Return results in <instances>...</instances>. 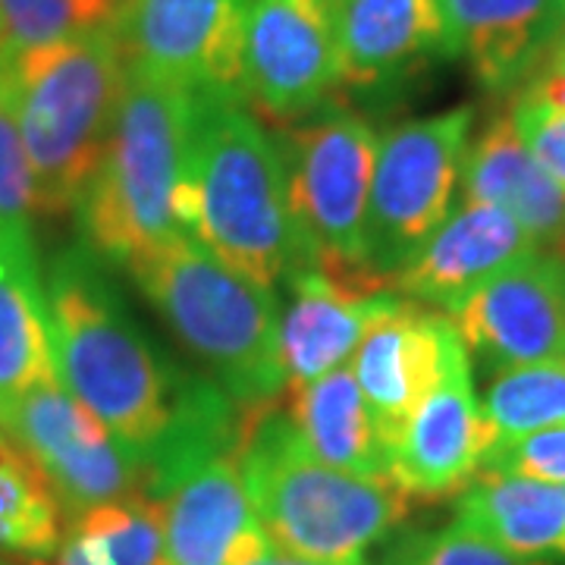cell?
Wrapping results in <instances>:
<instances>
[{
    "instance_id": "1",
    "label": "cell",
    "mask_w": 565,
    "mask_h": 565,
    "mask_svg": "<svg viewBox=\"0 0 565 565\" xmlns=\"http://www.w3.org/2000/svg\"><path fill=\"white\" fill-rule=\"evenodd\" d=\"M47 343L54 374L145 465L207 386L182 374L148 340L88 245H63L44 270Z\"/></svg>"
},
{
    "instance_id": "2",
    "label": "cell",
    "mask_w": 565,
    "mask_h": 565,
    "mask_svg": "<svg viewBox=\"0 0 565 565\" xmlns=\"http://www.w3.org/2000/svg\"><path fill=\"white\" fill-rule=\"evenodd\" d=\"M182 226L270 289L305 264L280 145L239 95H195Z\"/></svg>"
},
{
    "instance_id": "3",
    "label": "cell",
    "mask_w": 565,
    "mask_h": 565,
    "mask_svg": "<svg viewBox=\"0 0 565 565\" xmlns=\"http://www.w3.org/2000/svg\"><path fill=\"white\" fill-rule=\"evenodd\" d=\"M126 63V61H122ZM195 95L126 63L104 154L73 217L98 258L129 267L177 236L189 167Z\"/></svg>"
},
{
    "instance_id": "4",
    "label": "cell",
    "mask_w": 565,
    "mask_h": 565,
    "mask_svg": "<svg viewBox=\"0 0 565 565\" xmlns=\"http://www.w3.org/2000/svg\"><path fill=\"white\" fill-rule=\"evenodd\" d=\"M239 465L264 534L311 563L367 565L408 515L393 481L323 465L277 403L239 412Z\"/></svg>"
},
{
    "instance_id": "5",
    "label": "cell",
    "mask_w": 565,
    "mask_h": 565,
    "mask_svg": "<svg viewBox=\"0 0 565 565\" xmlns=\"http://www.w3.org/2000/svg\"><path fill=\"white\" fill-rule=\"evenodd\" d=\"M117 29H95L35 47L0 44V102L20 126L39 214H73L102 161L122 88Z\"/></svg>"
},
{
    "instance_id": "6",
    "label": "cell",
    "mask_w": 565,
    "mask_h": 565,
    "mask_svg": "<svg viewBox=\"0 0 565 565\" xmlns=\"http://www.w3.org/2000/svg\"><path fill=\"white\" fill-rule=\"evenodd\" d=\"M126 274L239 412L280 399L282 311L270 286L233 270L195 236L158 245Z\"/></svg>"
},
{
    "instance_id": "7",
    "label": "cell",
    "mask_w": 565,
    "mask_h": 565,
    "mask_svg": "<svg viewBox=\"0 0 565 565\" xmlns=\"http://www.w3.org/2000/svg\"><path fill=\"white\" fill-rule=\"evenodd\" d=\"M274 139L280 145L305 264L367 267L364 217L377 161V132L371 122L327 104L305 120L277 126Z\"/></svg>"
},
{
    "instance_id": "8",
    "label": "cell",
    "mask_w": 565,
    "mask_h": 565,
    "mask_svg": "<svg viewBox=\"0 0 565 565\" xmlns=\"http://www.w3.org/2000/svg\"><path fill=\"white\" fill-rule=\"evenodd\" d=\"M475 126V107L405 120L377 139V161L364 217V264L390 277L449 217L462 177V158Z\"/></svg>"
},
{
    "instance_id": "9",
    "label": "cell",
    "mask_w": 565,
    "mask_h": 565,
    "mask_svg": "<svg viewBox=\"0 0 565 565\" xmlns=\"http://www.w3.org/2000/svg\"><path fill=\"white\" fill-rule=\"evenodd\" d=\"M0 430L35 462L61 509H85L145 497L141 462L54 377L35 384L3 418Z\"/></svg>"
},
{
    "instance_id": "10",
    "label": "cell",
    "mask_w": 565,
    "mask_h": 565,
    "mask_svg": "<svg viewBox=\"0 0 565 565\" xmlns=\"http://www.w3.org/2000/svg\"><path fill=\"white\" fill-rule=\"evenodd\" d=\"M239 98L274 122H296L343 88L327 0H252L239 44Z\"/></svg>"
},
{
    "instance_id": "11",
    "label": "cell",
    "mask_w": 565,
    "mask_h": 565,
    "mask_svg": "<svg viewBox=\"0 0 565 565\" xmlns=\"http://www.w3.org/2000/svg\"><path fill=\"white\" fill-rule=\"evenodd\" d=\"M252 0H126L122 61L192 95H239V44Z\"/></svg>"
},
{
    "instance_id": "12",
    "label": "cell",
    "mask_w": 565,
    "mask_h": 565,
    "mask_svg": "<svg viewBox=\"0 0 565 565\" xmlns=\"http://www.w3.org/2000/svg\"><path fill=\"white\" fill-rule=\"evenodd\" d=\"M289 308L280 318L282 393L318 381L352 362L374 323L403 296L367 267L299 264L286 274Z\"/></svg>"
},
{
    "instance_id": "13",
    "label": "cell",
    "mask_w": 565,
    "mask_h": 565,
    "mask_svg": "<svg viewBox=\"0 0 565 565\" xmlns=\"http://www.w3.org/2000/svg\"><path fill=\"white\" fill-rule=\"evenodd\" d=\"M468 359L490 371L565 359V262L534 252L475 289L452 315Z\"/></svg>"
},
{
    "instance_id": "14",
    "label": "cell",
    "mask_w": 565,
    "mask_h": 565,
    "mask_svg": "<svg viewBox=\"0 0 565 565\" xmlns=\"http://www.w3.org/2000/svg\"><path fill=\"white\" fill-rule=\"evenodd\" d=\"M497 434L481 412L471 362L452 367L390 440V481L408 500H449L471 484Z\"/></svg>"
},
{
    "instance_id": "15",
    "label": "cell",
    "mask_w": 565,
    "mask_h": 565,
    "mask_svg": "<svg viewBox=\"0 0 565 565\" xmlns=\"http://www.w3.org/2000/svg\"><path fill=\"white\" fill-rule=\"evenodd\" d=\"M462 362L471 359L459 330L446 315L418 302L403 299L367 330L349 367L386 449L424 396Z\"/></svg>"
},
{
    "instance_id": "16",
    "label": "cell",
    "mask_w": 565,
    "mask_h": 565,
    "mask_svg": "<svg viewBox=\"0 0 565 565\" xmlns=\"http://www.w3.org/2000/svg\"><path fill=\"white\" fill-rule=\"evenodd\" d=\"M534 252L541 248L515 217L493 204L462 202L390 277V286L408 302L452 315L475 289Z\"/></svg>"
},
{
    "instance_id": "17",
    "label": "cell",
    "mask_w": 565,
    "mask_h": 565,
    "mask_svg": "<svg viewBox=\"0 0 565 565\" xmlns=\"http://www.w3.org/2000/svg\"><path fill=\"white\" fill-rule=\"evenodd\" d=\"M452 61L462 57L487 95H512L565 32V0H440Z\"/></svg>"
},
{
    "instance_id": "18",
    "label": "cell",
    "mask_w": 565,
    "mask_h": 565,
    "mask_svg": "<svg viewBox=\"0 0 565 565\" xmlns=\"http://www.w3.org/2000/svg\"><path fill=\"white\" fill-rule=\"evenodd\" d=\"M343 88H390L430 61H452L440 0H340Z\"/></svg>"
},
{
    "instance_id": "19",
    "label": "cell",
    "mask_w": 565,
    "mask_h": 565,
    "mask_svg": "<svg viewBox=\"0 0 565 565\" xmlns=\"http://www.w3.org/2000/svg\"><path fill=\"white\" fill-rule=\"evenodd\" d=\"M158 503L167 565H230L245 534L258 527L239 449H223L189 468Z\"/></svg>"
},
{
    "instance_id": "20",
    "label": "cell",
    "mask_w": 565,
    "mask_h": 565,
    "mask_svg": "<svg viewBox=\"0 0 565 565\" xmlns=\"http://www.w3.org/2000/svg\"><path fill=\"white\" fill-rule=\"evenodd\" d=\"M465 202L493 204L525 226L537 248L550 252L565 223V189L527 151L509 110L468 141L462 158Z\"/></svg>"
},
{
    "instance_id": "21",
    "label": "cell",
    "mask_w": 565,
    "mask_h": 565,
    "mask_svg": "<svg viewBox=\"0 0 565 565\" xmlns=\"http://www.w3.org/2000/svg\"><path fill=\"white\" fill-rule=\"evenodd\" d=\"M452 522L519 559H565V484L481 468L456 497Z\"/></svg>"
},
{
    "instance_id": "22",
    "label": "cell",
    "mask_w": 565,
    "mask_h": 565,
    "mask_svg": "<svg viewBox=\"0 0 565 565\" xmlns=\"http://www.w3.org/2000/svg\"><path fill=\"white\" fill-rule=\"evenodd\" d=\"M47 377L54 362L35 236L32 226L0 230V418Z\"/></svg>"
},
{
    "instance_id": "23",
    "label": "cell",
    "mask_w": 565,
    "mask_h": 565,
    "mask_svg": "<svg viewBox=\"0 0 565 565\" xmlns=\"http://www.w3.org/2000/svg\"><path fill=\"white\" fill-rule=\"evenodd\" d=\"M282 396V412L323 465L371 481H390V449L349 364L299 390H286Z\"/></svg>"
},
{
    "instance_id": "24",
    "label": "cell",
    "mask_w": 565,
    "mask_h": 565,
    "mask_svg": "<svg viewBox=\"0 0 565 565\" xmlns=\"http://www.w3.org/2000/svg\"><path fill=\"white\" fill-rule=\"evenodd\" d=\"M61 503L35 462L0 430V553L54 559L63 541Z\"/></svg>"
},
{
    "instance_id": "25",
    "label": "cell",
    "mask_w": 565,
    "mask_h": 565,
    "mask_svg": "<svg viewBox=\"0 0 565 565\" xmlns=\"http://www.w3.org/2000/svg\"><path fill=\"white\" fill-rule=\"evenodd\" d=\"M497 446L565 424V359L497 371L481 396Z\"/></svg>"
},
{
    "instance_id": "26",
    "label": "cell",
    "mask_w": 565,
    "mask_h": 565,
    "mask_svg": "<svg viewBox=\"0 0 565 565\" xmlns=\"http://www.w3.org/2000/svg\"><path fill=\"white\" fill-rule=\"evenodd\" d=\"M126 0H0V44L35 47L95 29H114Z\"/></svg>"
},
{
    "instance_id": "27",
    "label": "cell",
    "mask_w": 565,
    "mask_h": 565,
    "mask_svg": "<svg viewBox=\"0 0 565 565\" xmlns=\"http://www.w3.org/2000/svg\"><path fill=\"white\" fill-rule=\"evenodd\" d=\"M70 525L98 537L114 565H167L163 559V509L151 497H129L73 515Z\"/></svg>"
},
{
    "instance_id": "28",
    "label": "cell",
    "mask_w": 565,
    "mask_h": 565,
    "mask_svg": "<svg viewBox=\"0 0 565 565\" xmlns=\"http://www.w3.org/2000/svg\"><path fill=\"white\" fill-rule=\"evenodd\" d=\"M367 565H553L519 559L456 522L446 527H396Z\"/></svg>"
},
{
    "instance_id": "29",
    "label": "cell",
    "mask_w": 565,
    "mask_h": 565,
    "mask_svg": "<svg viewBox=\"0 0 565 565\" xmlns=\"http://www.w3.org/2000/svg\"><path fill=\"white\" fill-rule=\"evenodd\" d=\"M39 214V192L32 163L22 145L20 126L0 102V230L32 226Z\"/></svg>"
},
{
    "instance_id": "30",
    "label": "cell",
    "mask_w": 565,
    "mask_h": 565,
    "mask_svg": "<svg viewBox=\"0 0 565 565\" xmlns=\"http://www.w3.org/2000/svg\"><path fill=\"white\" fill-rule=\"evenodd\" d=\"M484 468L546 484H565V424L500 444L487 456Z\"/></svg>"
},
{
    "instance_id": "31",
    "label": "cell",
    "mask_w": 565,
    "mask_h": 565,
    "mask_svg": "<svg viewBox=\"0 0 565 565\" xmlns=\"http://www.w3.org/2000/svg\"><path fill=\"white\" fill-rule=\"evenodd\" d=\"M509 117L525 139L527 151L565 189V110H544L512 102Z\"/></svg>"
},
{
    "instance_id": "32",
    "label": "cell",
    "mask_w": 565,
    "mask_h": 565,
    "mask_svg": "<svg viewBox=\"0 0 565 565\" xmlns=\"http://www.w3.org/2000/svg\"><path fill=\"white\" fill-rule=\"evenodd\" d=\"M230 565H323V563H311V559H302V556H292L286 553L282 546H277L267 534L264 527H252L248 534L243 537V544L236 546L233 559Z\"/></svg>"
},
{
    "instance_id": "33",
    "label": "cell",
    "mask_w": 565,
    "mask_h": 565,
    "mask_svg": "<svg viewBox=\"0 0 565 565\" xmlns=\"http://www.w3.org/2000/svg\"><path fill=\"white\" fill-rule=\"evenodd\" d=\"M54 565H114L98 537L76 525L63 527V541L54 553Z\"/></svg>"
},
{
    "instance_id": "34",
    "label": "cell",
    "mask_w": 565,
    "mask_h": 565,
    "mask_svg": "<svg viewBox=\"0 0 565 565\" xmlns=\"http://www.w3.org/2000/svg\"><path fill=\"white\" fill-rule=\"evenodd\" d=\"M546 57H553V61H563L565 63V32H563V35H559V41L553 44V51H550Z\"/></svg>"
},
{
    "instance_id": "35",
    "label": "cell",
    "mask_w": 565,
    "mask_h": 565,
    "mask_svg": "<svg viewBox=\"0 0 565 565\" xmlns=\"http://www.w3.org/2000/svg\"><path fill=\"white\" fill-rule=\"evenodd\" d=\"M550 252H553V255H559V258L565 262V223H563V233H559V239H556V245H553Z\"/></svg>"
},
{
    "instance_id": "36",
    "label": "cell",
    "mask_w": 565,
    "mask_h": 565,
    "mask_svg": "<svg viewBox=\"0 0 565 565\" xmlns=\"http://www.w3.org/2000/svg\"><path fill=\"white\" fill-rule=\"evenodd\" d=\"M327 3H330V7H337V3H340V0H327Z\"/></svg>"
},
{
    "instance_id": "37",
    "label": "cell",
    "mask_w": 565,
    "mask_h": 565,
    "mask_svg": "<svg viewBox=\"0 0 565 565\" xmlns=\"http://www.w3.org/2000/svg\"><path fill=\"white\" fill-rule=\"evenodd\" d=\"M0 565H10V563H0Z\"/></svg>"
},
{
    "instance_id": "38",
    "label": "cell",
    "mask_w": 565,
    "mask_h": 565,
    "mask_svg": "<svg viewBox=\"0 0 565 565\" xmlns=\"http://www.w3.org/2000/svg\"><path fill=\"white\" fill-rule=\"evenodd\" d=\"M0 35H3V29H0Z\"/></svg>"
}]
</instances>
